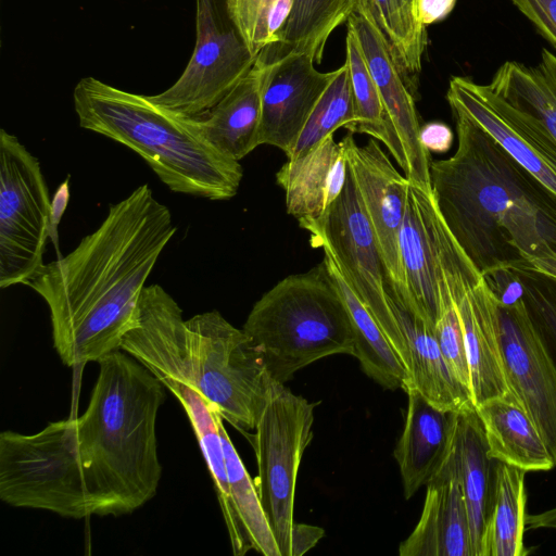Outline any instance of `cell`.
Here are the masks:
<instances>
[{
    "instance_id": "cell-17",
    "label": "cell",
    "mask_w": 556,
    "mask_h": 556,
    "mask_svg": "<svg viewBox=\"0 0 556 556\" xmlns=\"http://www.w3.org/2000/svg\"><path fill=\"white\" fill-rule=\"evenodd\" d=\"M448 291L460 319L475 408L513 394L503 368L496 300L483 277L473 286Z\"/></svg>"
},
{
    "instance_id": "cell-9",
    "label": "cell",
    "mask_w": 556,
    "mask_h": 556,
    "mask_svg": "<svg viewBox=\"0 0 556 556\" xmlns=\"http://www.w3.org/2000/svg\"><path fill=\"white\" fill-rule=\"evenodd\" d=\"M51 199L38 159L0 130V287L26 285L43 265Z\"/></svg>"
},
{
    "instance_id": "cell-30",
    "label": "cell",
    "mask_w": 556,
    "mask_h": 556,
    "mask_svg": "<svg viewBox=\"0 0 556 556\" xmlns=\"http://www.w3.org/2000/svg\"><path fill=\"white\" fill-rule=\"evenodd\" d=\"M349 3L352 12L370 15L387 39L407 86L412 91L416 89L415 79L422 67L428 35L427 28L413 17L410 0H349Z\"/></svg>"
},
{
    "instance_id": "cell-34",
    "label": "cell",
    "mask_w": 556,
    "mask_h": 556,
    "mask_svg": "<svg viewBox=\"0 0 556 556\" xmlns=\"http://www.w3.org/2000/svg\"><path fill=\"white\" fill-rule=\"evenodd\" d=\"M514 270L522 286L527 316L556 367V278L531 268Z\"/></svg>"
},
{
    "instance_id": "cell-26",
    "label": "cell",
    "mask_w": 556,
    "mask_h": 556,
    "mask_svg": "<svg viewBox=\"0 0 556 556\" xmlns=\"http://www.w3.org/2000/svg\"><path fill=\"white\" fill-rule=\"evenodd\" d=\"M323 261L338 287L352 323L353 356L358 359L363 371L384 389H404L409 376L393 345L368 308L346 283L327 251H324Z\"/></svg>"
},
{
    "instance_id": "cell-35",
    "label": "cell",
    "mask_w": 556,
    "mask_h": 556,
    "mask_svg": "<svg viewBox=\"0 0 556 556\" xmlns=\"http://www.w3.org/2000/svg\"><path fill=\"white\" fill-rule=\"evenodd\" d=\"M434 332L448 367L470 391V375L460 319L451 295L442 301L440 314L434 325Z\"/></svg>"
},
{
    "instance_id": "cell-20",
    "label": "cell",
    "mask_w": 556,
    "mask_h": 556,
    "mask_svg": "<svg viewBox=\"0 0 556 556\" xmlns=\"http://www.w3.org/2000/svg\"><path fill=\"white\" fill-rule=\"evenodd\" d=\"M348 172L344 149L333 135L308 153L288 160L276 174L287 212L299 223L319 218L342 192Z\"/></svg>"
},
{
    "instance_id": "cell-16",
    "label": "cell",
    "mask_w": 556,
    "mask_h": 556,
    "mask_svg": "<svg viewBox=\"0 0 556 556\" xmlns=\"http://www.w3.org/2000/svg\"><path fill=\"white\" fill-rule=\"evenodd\" d=\"M437 219L432 193L409 182L399 233L400 260L415 311L433 326L443 299L450 296L441 267Z\"/></svg>"
},
{
    "instance_id": "cell-2",
    "label": "cell",
    "mask_w": 556,
    "mask_h": 556,
    "mask_svg": "<svg viewBox=\"0 0 556 556\" xmlns=\"http://www.w3.org/2000/svg\"><path fill=\"white\" fill-rule=\"evenodd\" d=\"M451 110L457 148L431 161L430 178L454 239L482 276L531 268L556 278V193L464 112Z\"/></svg>"
},
{
    "instance_id": "cell-5",
    "label": "cell",
    "mask_w": 556,
    "mask_h": 556,
    "mask_svg": "<svg viewBox=\"0 0 556 556\" xmlns=\"http://www.w3.org/2000/svg\"><path fill=\"white\" fill-rule=\"evenodd\" d=\"M242 329L271 378L282 384L318 359L354 355L352 323L324 261L307 273L287 276L264 293Z\"/></svg>"
},
{
    "instance_id": "cell-21",
    "label": "cell",
    "mask_w": 556,
    "mask_h": 556,
    "mask_svg": "<svg viewBox=\"0 0 556 556\" xmlns=\"http://www.w3.org/2000/svg\"><path fill=\"white\" fill-rule=\"evenodd\" d=\"M390 298L409 351V380L404 389L414 387L428 402L444 410H475L470 391L455 377L443 356L434 326Z\"/></svg>"
},
{
    "instance_id": "cell-25",
    "label": "cell",
    "mask_w": 556,
    "mask_h": 556,
    "mask_svg": "<svg viewBox=\"0 0 556 556\" xmlns=\"http://www.w3.org/2000/svg\"><path fill=\"white\" fill-rule=\"evenodd\" d=\"M160 381L177 397L188 415L214 482L232 552L236 556H242L250 548L243 538L231 498L220 435L224 419L192 386L173 377H166Z\"/></svg>"
},
{
    "instance_id": "cell-15",
    "label": "cell",
    "mask_w": 556,
    "mask_h": 556,
    "mask_svg": "<svg viewBox=\"0 0 556 556\" xmlns=\"http://www.w3.org/2000/svg\"><path fill=\"white\" fill-rule=\"evenodd\" d=\"M263 63L257 146H274L288 156L339 68L320 72L307 53H289Z\"/></svg>"
},
{
    "instance_id": "cell-23",
    "label": "cell",
    "mask_w": 556,
    "mask_h": 556,
    "mask_svg": "<svg viewBox=\"0 0 556 556\" xmlns=\"http://www.w3.org/2000/svg\"><path fill=\"white\" fill-rule=\"evenodd\" d=\"M265 64L252 70L210 111L198 116L207 141L224 155L240 161L257 148Z\"/></svg>"
},
{
    "instance_id": "cell-12",
    "label": "cell",
    "mask_w": 556,
    "mask_h": 556,
    "mask_svg": "<svg viewBox=\"0 0 556 556\" xmlns=\"http://www.w3.org/2000/svg\"><path fill=\"white\" fill-rule=\"evenodd\" d=\"M496 309L508 388L538 428L556 466V367L532 328L522 299L508 305L496 301Z\"/></svg>"
},
{
    "instance_id": "cell-14",
    "label": "cell",
    "mask_w": 556,
    "mask_h": 556,
    "mask_svg": "<svg viewBox=\"0 0 556 556\" xmlns=\"http://www.w3.org/2000/svg\"><path fill=\"white\" fill-rule=\"evenodd\" d=\"M346 23L361 45L390 127L401 143L405 177L412 185L432 193L430 153L420 141L415 97L392 58L387 39L365 12H352Z\"/></svg>"
},
{
    "instance_id": "cell-22",
    "label": "cell",
    "mask_w": 556,
    "mask_h": 556,
    "mask_svg": "<svg viewBox=\"0 0 556 556\" xmlns=\"http://www.w3.org/2000/svg\"><path fill=\"white\" fill-rule=\"evenodd\" d=\"M452 454L467 506L473 556H479L494 501L497 460L488 454L476 410L458 413Z\"/></svg>"
},
{
    "instance_id": "cell-37",
    "label": "cell",
    "mask_w": 556,
    "mask_h": 556,
    "mask_svg": "<svg viewBox=\"0 0 556 556\" xmlns=\"http://www.w3.org/2000/svg\"><path fill=\"white\" fill-rule=\"evenodd\" d=\"M556 48V0H510Z\"/></svg>"
},
{
    "instance_id": "cell-40",
    "label": "cell",
    "mask_w": 556,
    "mask_h": 556,
    "mask_svg": "<svg viewBox=\"0 0 556 556\" xmlns=\"http://www.w3.org/2000/svg\"><path fill=\"white\" fill-rule=\"evenodd\" d=\"M70 176L59 185L55 190L50 206L49 216V239L54 244L55 251L59 253V225L70 201Z\"/></svg>"
},
{
    "instance_id": "cell-27",
    "label": "cell",
    "mask_w": 556,
    "mask_h": 556,
    "mask_svg": "<svg viewBox=\"0 0 556 556\" xmlns=\"http://www.w3.org/2000/svg\"><path fill=\"white\" fill-rule=\"evenodd\" d=\"M351 13L349 0H293L279 42L266 47L257 59L270 63L289 53H307L320 64L329 37Z\"/></svg>"
},
{
    "instance_id": "cell-32",
    "label": "cell",
    "mask_w": 556,
    "mask_h": 556,
    "mask_svg": "<svg viewBox=\"0 0 556 556\" xmlns=\"http://www.w3.org/2000/svg\"><path fill=\"white\" fill-rule=\"evenodd\" d=\"M220 435L231 498L247 545L265 556H281L255 482L247 471L224 422Z\"/></svg>"
},
{
    "instance_id": "cell-3",
    "label": "cell",
    "mask_w": 556,
    "mask_h": 556,
    "mask_svg": "<svg viewBox=\"0 0 556 556\" xmlns=\"http://www.w3.org/2000/svg\"><path fill=\"white\" fill-rule=\"evenodd\" d=\"M86 410L55 421L88 516L131 514L157 492V414L164 384L118 350L99 362Z\"/></svg>"
},
{
    "instance_id": "cell-36",
    "label": "cell",
    "mask_w": 556,
    "mask_h": 556,
    "mask_svg": "<svg viewBox=\"0 0 556 556\" xmlns=\"http://www.w3.org/2000/svg\"><path fill=\"white\" fill-rule=\"evenodd\" d=\"M229 12L251 52L265 49V23L275 0H227Z\"/></svg>"
},
{
    "instance_id": "cell-11",
    "label": "cell",
    "mask_w": 556,
    "mask_h": 556,
    "mask_svg": "<svg viewBox=\"0 0 556 556\" xmlns=\"http://www.w3.org/2000/svg\"><path fill=\"white\" fill-rule=\"evenodd\" d=\"M340 142L378 242L387 271L388 291L393 299L415 311L405 286L399 252V233L409 181L394 167L376 139L358 146L350 132Z\"/></svg>"
},
{
    "instance_id": "cell-19",
    "label": "cell",
    "mask_w": 556,
    "mask_h": 556,
    "mask_svg": "<svg viewBox=\"0 0 556 556\" xmlns=\"http://www.w3.org/2000/svg\"><path fill=\"white\" fill-rule=\"evenodd\" d=\"M404 391L408 397L407 410L394 457L408 500L431 480L447 457L458 413L435 407L412 386Z\"/></svg>"
},
{
    "instance_id": "cell-1",
    "label": "cell",
    "mask_w": 556,
    "mask_h": 556,
    "mask_svg": "<svg viewBox=\"0 0 556 556\" xmlns=\"http://www.w3.org/2000/svg\"><path fill=\"white\" fill-rule=\"evenodd\" d=\"M168 207L149 185L111 204L101 225L26 283L47 303L53 346L64 365L84 366L121 350L138 320L139 301L174 237Z\"/></svg>"
},
{
    "instance_id": "cell-7",
    "label": "cell",
    "mask_w": 556,
    "mask_h": 556,
    "mask_svg": "<svg viewBox=\"0 0 556 556\" xmlns=\"http://www.w3.org/2000/svg\"><path fill=\"white\" fill-rule=\"evenodd\" d=\"M299 225L311 233L314 245L331 255L346 283L375 317L408 371L407 341L393 311L378 242L350 169L342 192L324 215Z\"/></svg>"
},
{
    "instance_id": "cell-39",
    "label": "cell",
    "mask_w": 556,
    "mask_h": 556,
    "mask_svg": "<svg viewBox=\"0 0 556 556\" xmlns=\"http://www.w3.org/2000/svg\"><path fill=\"white\" fill-rule=\"evenodd\" d=\"M453 139L452 129L442 122H430L420 128V141L429 153L447 152L452 147Z\"/></svg>"
},
{
    "instance_id": "cell-33",
    "label": "cell",
    "mask_w": 556,
    "mask_h": 556,
    "mask_svg": "<svg viewBox=\"0 0 556 556\" xmlns=\"http://www.w3.org/2000/svg\"><path fill=\"white\" fill-rule=\"evenodd\" d=\"M353 122V98L349 68L344 61L316 104L292 152L287 156L288 160L308 153L338 128L349 130Z\"/></svg>"
},
{
    "instance_id": "cell-42",
    "label": "cell",
    "mask_w": 556,
    "mask_h": 556,
    "mask_svg": "<svg viewBox=\"0 0 556 556\" xmlns=\"http://www.w3.org/2000/svg\"><path fill=\"white\" fill-rule=\"evenodd\" d=\"M526 528L535 530V529H556V507H553L548 510L526 516Z\"/></svg>"
},
{
    "instance_id": "cell-6",
    "label": "cell",
    "mask_w": 556,
    "mask_h": 556,
    "mask_svg": "<svg viewBox=\"0 0 556 556\" xmlns=\"http://www.w3.org/2000/svg\"><path fill=\"white\" fill-rule=\"evenodd\" d=\"M192 386L241 431L254 430L275 381L261 352L243 329L219 312L186 319L182 356L154 372Z\"/></svg>"
},
{
    "instance_id": "cell-38",
    "label": "cell",
    "mask_w": 556,
    "mask_h": 556,
    "mask_svg": "<svg viewBox=\"0 0 556 556\" xmlns=\"http://www.w3.org/2000/svg\"><path fill=\"white\" fill-rule=\"evenodd\" d=\"M457 0H410V11L415 21L427 28L447 17Z\"/></svg>"
},
{
    "instance_id": "cell-8",
    "label": "cell",
    "mask_w": 556,
    "mask_h": 556,
    "mask_svg": "<svg viewBox=\"0 0 556 556\" xmlns=\"http://www.w3.org/2000/svg\"><path fill=\"white\" fill-rule=\"evenodd\" d=\"M317 404L275 382L254 429V482L281 556L291 552L296 478Z\"/></svg>"
},
{
    "instance_id": "cell-10",
    "label": "cell",
    "mask_w": 556,
    "mask_h": 556,
    "mask_svg": "<svg viewBox=\"0 0 556 556\" xmlns=\"http://www.w3.org/2000/svg\"><path fill=\"white\" fill-rule=\"evenodd\" d=\"M256 60L232 20L227 0H195L192 55L174 85L148 97L175 113L201 116L252 70Z\"/></svg>"
},
{
    "instance_id": "cell-41",
    "label": "cell",
    "mask_w": 556,
    "mask_h": 556,
    "mask_svg": "<svg viewBox=\"0 0 556 556\" xmlns=\"http://www.w3.org/2000/svg\"><path fill=\"white\" fill-rule=\"evenodd\" d=\"M325 535V530L317 526L293 522L291 529L290 556H302L312 549Z\"/></svg>"
},
{
    "instance_id": "cell-31",
    "label": "cell",
    "mask_w": 556,
    "mask_h": 556,
    "mask_svg": "<svg viewBox=\"0 0 556 556\" xmlns=\"http://www.w3.org/2000/svg\"><path fill=\"white\" fill-rule=\"evenodd\" d=\"M345 63L349 68L353 98L354 122L351 134H366L387 146L399 166L404 169L405 157L393 134L380 94L368 71L361 45L351 28L345 38Z\"/></svg>"
},
{
    "instance_id": "cell-24",
    "label": "cell",
    "mask_w": 556,
    "mask_h": 556,
    "mask_svg": "<svg viewBox=\"0 0 556 556\" xmlns=\"http://www.w3.org/2000/svg\"><path fill=\"white\" fill-rule=\"evenodd\" d=\"M475 410L491 458L526 472L547 471L555 466L538 428L513 394L489 400Z\"/></svg>"
},
{
    "instance_id": "cell-28",
    "label": "cell",
    "mask_w": 556,
    "mask_h": 556,
    "mask_svg": "<svg viewBox=\"0 0 556 556\" xmlns=\"http://www.w3.org/2000/svg\"><path fill=\"white\" fill-rule=\"evenodd\" d=\"M515 108L540 121L556 140V55L542 50L536 66L508 61L488 85Z\"/></svg>"
},
{
    "instance_id": "cell-18",
    "label": "cell",
    "mask_w": 556,
    "mask_h": 556,
    "mask_svg": "<svg viewBox=\"0 0 556 556\" xmlns=\"http://www.w3.org/2000/svg\"><path fill=\"white\" fill-rule=\"evenodd\" d=\"M401 556H473L467 506L451 451L426 484L418 523L399 548Z\"/></svg>"
},
{
    "instance_id": "cell-29",
    "label": "cell",
    "mask_w": 556,
    "mask_h": 556,
    "mask_svg": "<svg viewBox=\"0 0 556 556\" xmlns=\"http://www.w3.org/2000/svg\"><path fill=\"white\" fill-rule=\"evenodd\" d=\"M526 471L498 462L495 494L486 521L479 556H523L526 530Z\"/></svg>"
},
{
    "instance_id": "cell-13",
    "label": "cell",
    "mask_w": 556,
    "mask_h": 556,
    "mask_svg": "<svg viewBox=\"0 0 556 556\" xmlns=\"http://www.w3.org/2000/svg\"><path fill=\"white\" fill-rule=\"evenodd\" d=\"M446 99L556 193V140L540 121L467 77L451 78Z\"/></svg>"
},
{
    "instance_id": "cell-4",
    "label": "cell",
    "mask_w": 556,
    "mask_h": 556,
    "mask_svg": "<svg viewBox=\"0 0 556 556\" xmlns=\"http://www.w3.org/2000/svg\"><path fill=\"white\" fill-rule=\"evenodd\" d=\"M73 101L81 128L139 154L172 191L215 201L237 194L241 164L207 141L198 117L175 113L148 96L92 76L76 84Z\"/></svg>"
}]
</instances>
